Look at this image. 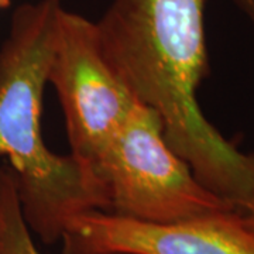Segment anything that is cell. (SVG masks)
<instances>
[{
    "instance_id": "obj_1",
    "label": "cell",
    "mask_w": 254,
    "mask_h": 254,
    "mask_svg": "<svg viewBox=\"0 0 254 254\" xmlns=\"http://www.w3.org/2000/svg\"><path fill=\"white\" fill-rule=\"evenodd\" d=\"M208 0H112L95 21L100 48L134 99L199 182L239 210L254 192V155L242 153L202 113L208 76Z\"/></svg>"
},
{
    "instance_id": "obj_2",
    "label": "cell",
    "mask_w": 254,
    "mask_h": 254,
    "mask_svg": "<svg viewBox=\"0 0 254 254\" xmlns=\"http://www.w3.org/2000/svg\"><path fill=\"white\" fill-rule=\"evenodd\" d=\"M61 9L60 0L21 4L0 47V157L14 173L31 233L46 245L61 240L75 216L109 212L98 173L72 154H55L43 138V96Z\"/></svg>"
},
{
    "instance_id": "obj_3",
    "label": "cell",
    "mask_w": 254,
    "mask_h": 254,
    "mask_svg": "<svg viewBox=\"0 0 254 254\" xmlns=\"http://www.w3.org/2000/svg\"><path fill=\"white\" fill-rule=\"evenodd\" d=\"M96 173L108 192L109 212L120 216L168 223L237 210L200 184L167 143L160 118L143 105L110 140Z\"/></svg>"
},
{
    "instance_id": "obj_4",
    "label": "cell",
    "mask_w": 254,
    "mask_h": 254,
    "mask_svg": "<svg viewBox=\"0 0 254 254\" xmlns=\"http://www.w3.org/2000/svg\"><path fill=\"white\" fill-rule=\"evenodd\" d=\"M48 83L63 106L71 154L96 171L102 153L140 103L106 61L95 21L65 7Z\"/></svg>"
},
{
    "instance_id": "obj_5",
    "label": "cell",
    "mask_w": 254,
    "mask_h": 254,
    "mask_svg": "<svg viewBox=\"0 0 254 254\" xmlns=\"http://www.w3.org/2000/svg\"><path fill=\"white\" fill-rule=\"evenodd\" d=\"M61 242L63 254H254V232L239 210L168 223L91 210L66 223Z\"/></svg>"
},
{
    "instance_id": "obj_6",
    "label": "cell",
    "mask_w": 254,
    "mask_h": 254,
    "mask_svg": "<svg viewBox=\"0 0 254 254\" xmlns=\"http://www.w3.org/2000/svg\"><path fill=\"white\" fill-rule=\"evenodd\" d=\"M0 254H43L23 215L10 165L0 167Z\"/></svg>"
},
{
    "instance_id": "obj_7",
    "label": "cell",
    "mask_w": 254,
    "mask_h": 254,
    "mask_svg": "<svg viewBox=\"0 0 254 254\" xmlns=\"http://www.w3.org/2000/svg\"><path fill=\"white\" fill-rule=\"evenodd\" d=\"M239 212H240V215L245 219L247 226L254 232V192L252 193V196L246 200L245 205L239 209Z\"/></svg>"
},
{
    "instance_id": "obj_8",
    "label": "cell",
    "mask_w": 254,
    "mask_h": 254,
    "mask_svg": "<svg viewBox=\"0 0 254 254\" xmlns=\"http://www.w3.org/2000/svg\"><path fill=\"white\" fill-rule=\"evenodd\" d=\"M237 4L245 10L246 14L254 13V0H236Z\"/></svg>"
},
{
    "instance_id": "obj_9",
    "label": "cell",
    "mask_w": 254,
    "mask_h": 254,
    "mask_svg": "<svg viewBox=\"0 0 254 254\" xmlns=\"http://www.w3.org/2000/svg\"><path fill=\"white\" fill-rule=\"evenodd\" d=\"M10 1H11V0H0V10L6 9L10 4Z\"/></svg>"
},
{
    "instance_id": "obj_10",
    "label": "cell",
    "mask_w": 254,
    "mask_h": 254,
    "mask_svg": "<svg viewBox=\"0 0 254 254\" xmlns=\"http://www.w3.org/2000/svg\"><path fill=\"white\" fill-rule=\"evenodd\" d=\"M249 16V18L252 20V23H253V26H254V13H252V14H247Z\"/></svg>"
}]
</instances>
